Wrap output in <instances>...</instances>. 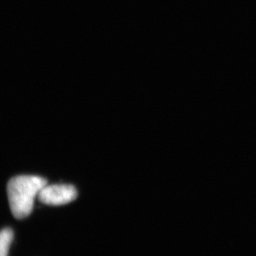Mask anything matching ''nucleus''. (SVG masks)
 Listing matches in <instances>:
<instances>
[{
  "label": "nucleus",
  "mask_w": 256,
  "mask_h": 256,
  "mask_svg": "<svg viewBox=\"0 0 256 256\" xmlns=\"http://www.w3.org/2000/svg\"><path fill=\"white\" fill-rule=\"evenodd\" d=\"M47 180L37 176H18L8 183L7 192L10 209L17 219L28 216L40 190L47 185Z\"/></svg>",
  "instance_id": "nucleus-1"
},
{
  "label": "nucleus",
  "mask_w": 256,
  "mask_h": 256,
  "mask_svg": "<svg viewBox=\"0 0 256 256\" xmlns=\"http://www.w3.org/2000/svg\"><path fill=\"white\" fill-rule=\"evenodd\" d=\"M78 197V192L74 186L46 185L40 190L38 199L40 202L50 206H62L74 202Z\"/></svg>",
  "instance_id": "nucleus-2"
},
{
  "label": "nucleus",
  "mask_w": 256,
  "mask_h": 256,
  "mask_svg": "<svg viewBox=\"0 0 256 256\" xmlns=\"http://www.w3.org/2000/svg\"><path fill=\"white\" fill-rule=\"evenodd\" d=\"M12 238L14 233L10 228H5L0 232V256H8Z\"/></svg>",
  "instance_id": "nucleus-3"
}]
</instances>
